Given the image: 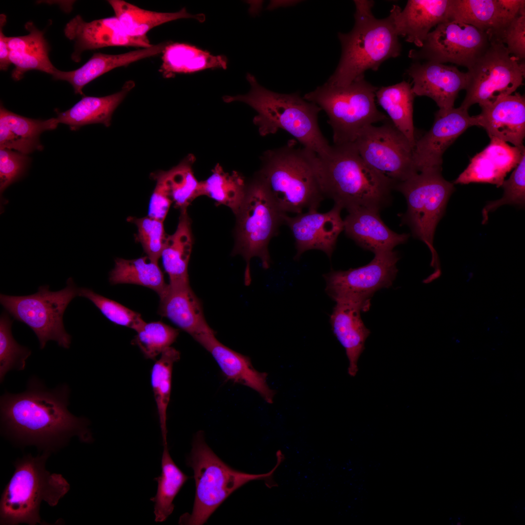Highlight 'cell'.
<instances>
[{
	"label": "cell",
	"instance_id": "6da1fadb",
	"mask_svg": "<svg viewBox=\"0 0 525 525\" xmlns=\"http://www.w3.org/2000/svg\"><path fill=\"white\" fill-rule=\"evenodd\" d=\"M70 394L67 385L50 389L37 378L30 379L23 392H6L1 397L3 431L22 445H35L49 453L74 436L82 442H91L88 420L74 416L68 409Z\"/></svg>",
	"mask_w": 525,
	"mask_h": 525
},
{
	"label": "cell",
	"instance_id": "7a4b0ae2",
	"mask_svg": "<svg viewBox=\"0 0 525 525\" xmlns=\"http://www.w3.org/2000/svg\"><path fill=\"white\" fill-rule=\"evenodd\" d=\"M262 166L256 177L282 213H302L317 210L325 197L318 176L319 156L297 141L268 150L261 157Z\"/></svg>",
	"mask_w": 525,
	"mask_h": 525
},
{
	"label": "cell",
	"instance_id": "3957f363",
	"mask_svg": "<svg viewBox=\"0 0 525 525\" xmlns=\"http://www.w3.org/2000/svg\"><path fill=\"white\" fill-rule=\"evenodd\" d=\"M249 92L244 95H226V103L241 102L257 112L253 119L260 135L274 134L280 129L287 132L303 146L323 158L332 149L322 134L318 123L322 110L316 104L305 100L299 92L282 94L269 90L261 86L255 77L248 73Z\"/></svg>",
	"mask_w": 525,
	"mask_h": 525
},
{
	"label": "cell",
	"instance_id": "277c9868",
	"mask_svg": "<svg viewBox=\"0 0 525 525\" xmlns=\"http://www.w3.org/2000/svg\"><path fill=\"white\" fill-rule=\"evenodd\" d=\"M354 25L348 33H339L342 54L327 84L344 87L364 77L368 70L377 71L385 61L399 56L401 45L391 16L376 18L372 12L374 2L354 0Z\"/></svg>",
	"mask_w": 525,
	"mask_h": 525
},
{
	"label": "cell",
	"instance_id": "5b68a950",
	"mask_svg": "<svg viewBox=\"0 0 525 525\" xmlns=\"http://www.w3.org/2000/svg\"><path fill=\"white\" fill-rule=\"evenodd\" d=\"M318 175L324 196L348 212L380 211L391 201L392 188L363 160L353 143L333 145L328 156L320 157Z\"/></svg>",
	"mask_w": 525,
	"mask_h": 525
},
{
	"label": "cell",
	"instance_id": "8992f818",
	"mask_svg": "<svg viewBox=\"0 0 525 525\" xmlns=\"http://www.w3.org/2000/svg\"><path fill=\"white\" fill-rule=\"evenodd\" d=\"M276 464L269 472L248 473L231 468L221 459L207 443L202 431L193 438L186 464L193 471L195 493L191 513L182 515L180 525H202L234 491L246 483L263 480L269 488L277 487L273 479L275 471L285 459L281 450L276 453Z\"/></svg>",
	"mask_w": 525,
	"mask_h": 525
},
{
	"label": "cell",
	"instance_id": "52a82bcc",
	"mask_svg": "<svg viewBox=\"0 0 525 525\" xmlns=\"http://www.w3.org/2000/svg\"><path fill=\"white\" fill-rule=\"evenodd\" d=\"M50 453L36 457L28 454L15 462V472L0 499V525L42 524L41 503L55 506L68 493L70 485L62 475L45 468Z\"/></svg>",
	"mask_w": 525,
	"mask_h": 525
},
{
	"label": "cell",
	"instance_id": "ba28073f",
	"mask_svg": "<svg viewBox=\"0 0 525 525\" xmlns=\"http://www.w3.org/2000/svg\"><path fill=\"white\" fill-rule=\"evenodd\" d=\"M378 88L364 77L344 87L326 83L303 98L326 112L332 130L334 145H342L353 143L366 127L388 119L377 108Z\"/></svg>",
	"mask_w": 525,
	"mask_h": 525
},
{
	"label": "cell",
	"instance_id": "9c48e42d",
	"mask_svg": "<svg viewBox=\"0 0 525 525\" xmlns=\"http://www.w3.org/2000/svg\"><path fill=\"white\" fill-rule=\"evenodd\" d=\"M442 168L418 172L398 185L394 190L404 196L407 209L402 218L414 237L424 242L432 254V276L438 278L441 270L433 241L436 227L443 216L447 202L455 190L454 183L445 180Z\"/></svg>",
	"mask_w": 525,
	"mask_h": 525
},
{
	"label": "cell",
	"instance_id": "30bf717a",
	"mask_svg": "<svg viewBox=\"0 0 525 525\" xmlns=\"http://www.w3.org/2000/svg\"><path fill=\"white\" fill-rule=\"evenodd\" d=\"M265 188L256 177L247 184L243 203L236 215L237 224L233 255L240 254L246 262L245 284L249 285L251 279L250 261L259 258L264 269L270 266L268 244L283 223V216Z\"/></svg>",
	"mask_w": 525,
	"mask_h": 525
},
{
	"label": "cell",
	"instance_id": "8fae6325",
	"mask_svg": "<svg viewBox=\"0 0 525 525\" xmlns=\"http://www.w3.org/2000/svg\"><path fill=\"white\" fill-rule=\"evenodd\" d=\"M63 289L51 291L49 285L38 287L36 293L13 296L1 294L0 303L12 316L29 327L37 336L40 349L50 340L68 349L71 336L64 328L63 317L70 302L78 295V289L70 278Z\"/></svg>",
	"mask_w": 525,
	"mask_h": 525
},
{
	"label": "cell",
	"instance_id": "7c38bea8",
	"mask_svg": "<svg viewBox=\"0 0 525 525\" xmlns=\"http://www.w3.org/2000/svg\"><path fill=\"white\" fill-rule=\"evenodd\" d=\"M485 52L468 70L466 93L460 106L468 109L475 104L480 107L512 94L523 85L525 63L511 55L505 44L490 38Z\"/></svg>",
	"mask_w": 525,
	"mask_h": 525
},
{
	"label": "cell",
	"instance_id": "4fadbf2b",
	"mask_svg": "<svg viewBox=\"0 0 525 525\" xmlns=\"http://www.w3.org/2000/svg\"><path fill=\"white\" fill-rule=\"evenodd\" d=\"M353 143L363 160L393 190L418 173L413 159V146L392 123L368 126Z\"/></svg>",
	"mask_w": 525,
	"mask_h": 525
},
{
	"label": "cell",
	"instance_id": "5bb4252c",
	"mask_svg": "<svg viewBox=\"0 0 525 525\" xmlns=\"http://www.w3.org/2000/svg\"><path fill=\"white\" fill-rule=\"evenodd\" d=\"M489 35L475 27L451 20L437 25L419 49L409 51L415 61L450 62L470 70L490 45Z\"/></svg>",
	"mask_w": 525,
	"mask_h": 525
},
{
	"label": "cell",
	"instance_id": "9a60e30c",
	"mask_svg": "<svg viewBox=\"0 0 525 525\" xmlns=\"http://www.w3.org/2000/svg\"><path fill=\"white\" fill-rule=\"evenodd\" d=\"M399 259L396 251L383 252L375 254L371 261L363 266L345 271L332 270L323 275L325 291L335 302H353L369 308L374 293L392 285Z\"/></svg>",
	"mask_w": 525,
	"mask_h": 525
},
{
	"label": "cell",
	"instance_id": "2e32d148",
	"mask_svg": "<svg viewBox=\"0 0 525 525\" xmlns=\"http://www.w3.org/2000/svg\"><path fill=\"white\" fill-rule=\"evenodd\" d=\"M478 126L477 115L471 116L468 109L461 106L439 109L429 131L417 139L413 148V159L418 172L442 168V157L446 149L468 128Z\"/></svg>",
	"mask_w": 525,
	"mask_h": 525
},
{
	"label": "cell",
	"instance_id": "e0dca14e",
	"mask_svg": "<svg viewBox=\"0 0 525 525\" xmlns=\"http://www.w3.org/2000/svg\"><path fill=\"white\" fill-rule=\"evenodd\" d=\"M342 209L340 205L334 204L325 213L313 209L295 217L283 214V223L288 226L295 240V260L299 259L303 253L312 249L323 251L331 259L338 237L344 230V221L340 215Z\"/></svg>",
	"mask_w": 525,
	"mask_h": 525
},
{
	"label": "cell",
	"instance_id": "ac0fdd59",
	"mask_svg": "<svg viewBox=\"0 0 525 525\" xmlns=\"http://www.w3.org/2000/svg\"><path fill=\"white\" fill-rule=\"evenodd\" d=\"M415 96H427L440 110L454 107L459 92L466 89L468 74L456 67L429 61H415L407 70Z\"/></svg>",
	"mask_w": 525,
	"mask_h": 525
},
{
	"label": "cell",
	"instance_id": "d6986e66",
	"mask_svg": "<svg viewBox=\"0 0 525 525\" xmlns=\"http://www.w3.org/2000/svg\"><path fill=\"white\" fill-rule=\"evenodd\" d=\"M64 31L68 39L75 42L71 58L75 62L80 61L81 54L86 50L110 46L143 48L152 45L147 36L135 37L128 35L115 16L86 22L78 15L66 24Z\"/></svg>",
	"mask_w": 525,
	"mask_h": 525
},
{
	"label": "cell",
	"instance_id": "ffe728a7",
	"mask_svg": "<svg viewBox=\"0 0 525 525\" xmlns=\"http://www.w3.org/2000/svg\"><path fill=\"white\" fill-rule=\"evenodd\" d=\"M453 0H409L402 10L396 5L390 11L398 35L422 47L431 29L452 20Z\"/></svg>",
	"mask_w": 525,
	"mask_h": 525
},
{
	"label": "cell",
	"instance_id": "44dd1931",
	"mask_svg": "<svg viewBox=\"0 0 525 525\" xmlns=\"http://www.w3.org/2000/svg\"><path fill=\"white\" fill-rule=\"evenodd\" d=\"M194 339L212 355L228 380L250 388L266 402L273 403L276 392L267 384V374L255 369L248 356L223 345L214 332L201 334Z\"/></svg>",
	"mask_w": 525,
	"mask_h": 525
},
{
	"label": "cell",
	"instance_id": "7402d4cb",
	"mask_svg": "<svg viewBox=\"0 0 525 525\" xmlns=\"http://www.w3.org/2000/svg\"><path fill=\"white\" fill-rule=\"evenodd\" d=\"M475 155L454 184L485 183L501 187L507 175L514 168L525 153L524 146H511L496 138Z\"/></svg>",
	"mask_w": 525,
	"mask_h": 525
},
{
	"label": "cell",
	"instance_id": "603a6c76",
	"mask_svg": "<svg viewBox=\"0 0 525 525\" xmlns=\"http://www.w3.org/2000/svg\"><path fill=\"white\" fill-rule=\"evenodd\" d=\"M477 115L478 126L483 127L489 137L514 146H523L525 136V98L518 92L498 99L481 107Z\"/></svg>",
	"mask_w": 525,
	"mask_h": 525
},
{
	"label": "cell",
	"instance_id": "cb8c5ba5",
	"mask_svg": "<svg viewBox=\"0 0 525 525\" xmlns=\"http://www.w3.org/2000/svg\"><path fill=\"white\" fill-rule=\"evenodd\" d=\"M348 212L343 220L346 234L359 246L374 254L392 251L408 240L409 234H399L388 228L379 211L358 208Z\"/></svg>",
	"mask_w": 525,
	"mask_h": 525
},
{
	"label": "cell",
	"instance_id": "d4e9b609",
	"mask_svg": "<svg viewBox=\"0 0 525 525\" xmlns=\"http://www.w3.org/2000/svg\"><path fill=\"white\" fill-rule=\"evenodd\" d=\"M158 314L187 332L194 339L201 334L214 332L204 316L200 300L190 283L168 284L159 297Z\"/></svg>",
	"mask_w": 525,
	"mask_h": 525
},
{
	"label": "cell",
	"instance_id": "484cf974",
	"mask_svg": "<svg viewBox=\"0 0 525 525\" xmlns=\"http://www.w3.org/2000/svg\"><path fill=\"white\" fill-rule=\"evenodd\" d=\"M369 308L352 302H335L330 315L332 332L345 350L349 362L348 373L352 377H354L358 370V361L370 333L361 316V312Z\"/></svg>",
	"mask_w": 525,
	"mask_h": 525
},
{
	"label": "cell",
	"instance_id": "4316f807",
	"mask_svg": "<svg viewBox=\"0 0 525 525\" xmlns=\"http://www.w3.org/2000/svg\"><path fill=\"white\" fill-rule=\"evenodd\" d=\"M167 44V42H163L118 54L95 53L79 68L69 71L57 70L52 76L55 80L67 81L72 86L75 94L83 95V88L95 79L114 69L162 53Z\"/></svg>",
	"mask_w": 525,
	"mask_h": 525
},
{
	"label": "cell",
	"instance_id": "83f0119b",
	"mask_svg": "<svg viewBox=\"0 0 525 525\" xmlns=\"http://www.w3.org/2000/svg\"><path fill=\"white\" fill-rule=\"evenodd\" d=\"M25 28L29 32L27 35L7 36L10 60L15 66L12 78L20 80L30 70H38L52 75L57 69L49 58V46L44 33L31 21L26 22Z\"/></svg>",
	"mask_w": 525,
	"mask_h": 525
},
{
	"label": "cell",
	"instance_id": "f1b7e54d",
	"mask_svg": "<svg viewBox=\"0 0 525 525\" xmlns=\"http://www.w3.org/2000/svg\"><path fill=\"white\" fill-rule=\"evenodd\" d=\"M56 118L41 120L28 118L13 113L0 104V147L27 155L41 150L39 136L44 131L55 129Z\"/></svg>",
	"mask_w": 525,
	"mask_h": 525
},
{
	"label": "cell",
	"instance_id": "f546056e",
	"mask_svg": "<svg viewBox=\"0 0 525 525\" xmlns=\"http://www.w3.org/2000/svg\"><path fill=\"white\" fill-rule=\"evenodd\" d=\"M135 86L133 81L129 80L114 94L104 97L84 96L70 109L58 113L59 123L67 124L72 130L93 123L109 127L113 112Z\"/></svg>",
	"mask_w": 525,
	"mask_h": 525
},
{
	"label": "cell",
	"instance_id": "4dcf8cb0",
	"mask_svg": "<svg viewBox=\"0 0 525 525\" xmlns=\"http://www.w3.org/2000/svg\"><path fill=\"white\" fill-rule=\"evenodd\" d=\"M162 55L159 71L166 78L176 74L191 73L207 69H226L227 58L214 55L191 44L168 42Z\"/></svg>",
	"mask_w": 525,
	"mask_h": 525
},
{
	"label": "cell",
	"instance_id": "1f68e13d",
	"mask_svg": "<svg viewBox=\"0 0 525 525\" xmlns=\"http://www.w3.org/2000/svg\"><path fill=\"white\" fill-rule=\"evenodd\" d=\"M107 1L124 32L128 35L135 37L147 36L146 34L150 30L173 20L192 18L203 22L206 19L204 14H191L185 7L176 12L164 13L141 9L123 0Z\"/></svg>",
	"mask_w": 525,
	"mask_h": 525
},
{
	"label": "cell",
	"instance_id": "d6a6232c",
	"mask_svg": "<svg viewBox=\"0 0 525 525\" xmlns=\"http://www.w3.org/2000/svg\"><path fill=\"white\" fill-rule=\"evenodd\" d=\"M515 17L506 9L502 0H453L452 20L472 25L490 37Z\"/></svg>",
	"mask_w": 525,
	"mask_h": 525
},
{
	"label": "cell",
	"instance_id": "836d02e7",
	"mask_svg": "<svg viewBox=\"0 0 525 525\" xmlns=\"http://www.w3.org/2000/svg\"><path fill=\"white\" fill-rule=\"evenodd\" d=\"M180 211L177 228L167 236L161 256L171 284L190 283L188 266L193 244L191 221L187 210Z\"/></svg>",
	"mask_w": 525,
	"mask_h": 525
},
{
	"label": "cell",
	"instance_id": "e575fe53",
	"mask_svg": "<svg viewBox=\"0 0 525 525\" xmlns=\"http://www.w3.org/2000/svg\"><path fill=\"white\" fill-rule=\"evenodd\" d=\"M376 99L390 117L393 125L414 147L416 140L413 122L415 95L411 85L402 81L396 84L378 88Z\"/></svg>",
	"mask_w": 525,
	"mask_h": 525
},
{
	"label": "cell",
	"instance_id": "d590c367",
	"mask_svg": "<svg viewBox=\"0 0 525 525\" xmlns=\"http://www.w3.org/2000/svg\"><path fill=\"white\" fill-rule=\"evenodd\" d=\"M195 160L192 154H189L170 170H158L151 174V177L166 190L175 207L180 211L187 210L191 203L201 196L200 181L195 178L192 168Z\"/></svg>",
	"mask_w": 525,
	"mask_h": 525
},
{
	"label": "cell",
	"instance_id": "8d00e7d4",
	"mask_svg": "<svg viewBox=\"0 0 525 525\" xmlns=\"http://www.w3.org/2000/svg\"><path fill=\"white\" fill-rule=\"evenodd\" d=\"M109 281L112 285L143 286L154 290L159 297L165 292L168 285L165 282L158 262L147 255L133 260L116 259L114 267L109 273Z\"/></svg>",
	"mask_w": 525,
	"mask_h": 525
},
{
	"label": "cell",
	"instance_id": "74e56055",
	"mask_svg": "<svg viewBox=\"0 0 525 525\" xmlns=\"http://www.w3.org/2000/svg\"><path fill=\"white\" fill-rule=\"evenodd\" d=\"M160 475L154 478L157 482L156 494L150 498L154 503V513L156 522H163L173 513L174 501L189 478L176 465L169 451L168 445L163 446Z\"/></svg>",
	"mask_w": 525,
	"mask_h": 525
},
{
	"label": "cell",
	"instance_id": "f35d334b",
	"mask_svg": "<svg viewBox=\"0 0 525 525\" xmlns=\"http://www.w3.org/2000/svg\"><path fill=\"white\" fill-rule=\"evenodd\" d=\"M201 195H207L217 205L229 207L236 215L244 201L247 185L243 176L236 171L226 172L217 164L212 174L206 180L200 181Z\"/></svg>",
	"mask_w": 525,
	"mask_h": 525
},
{
	"label": "cell",
	"instance_id": "ab89813d",
	"mask_svg": "<svg viewBox=\"0 0 525 525\" xmlns=\"http://www.w3.org/2000/svg\"><path fill=\"white\" fill-rule=\"evenodd\" d=\"M180 357L179 352L170 347L161 353L151 370V385L157 405L163 446L168 445L167 411L170 400L173 368Z\"/></svg>",
	"mask_w": 525,
	"mask_h": 525
},
{
	"label": "cell",
	"instance_id": "60d3db41",
	"mask_svg": "<svg viewBox=\"0 0 525 525\" xmlns=\"http://www.w3.org/2000/svg\"><path fill=\"white\" fill-rule=\"evenodd\" d=\"M13 320L10 315L3 311L0 317V382L3 381L10 370H23L26 360L31 354L27 348L19 345L12 334Z\"/></svg>",
	"mask_w": 525,
	"mask_h": 525
},
{
	"label": "cell",
	"instance_id": "b9f144b4",
	"mask_svg": "<svg viewBox=\"0 0 525 525\" xmlns=\"http://www.w3.org/2000/svg\"><path fill=\"white\" fill-rule=\"evenodd\" d=\"M137 332L132 344L139 347L144 357L154 359L175 342L179 331L161 321L146 323Z\"/></svg>",
	"mask_w": 525,
	"mask_h": 525
},
{
	"label": "cell",
	"instance_id": "7bdbcfd3",
	"mask_svg": "<svg viewBox=\"0 0 525 525\" xmlns=\"http://www.w3.org/2000/svg\"><path fill=\"white\" fill-rule=\"evenodd\" d=\"M78 296L90 300L102 314L112 322L135 330H139L145 323L140 314L87 288L78 289Z\"/></svg>",
	"mask_w": 525,
	"mask_h": 525
},
{
	"label": "cell",
	"instance_id": "ee69618b",
	"mask_svg": "<svg viewBox=\"0 0 525 525\" xmlns=\"http://www.w3.org/2000/svg\"><path fill=\"white\" fill-rule=\"evenodd\" d=\"M128 222L135 224L138 228L136 240L140 243L146 255L158 262L163 250L167 236L163 222L149 217H129Z\"/></svg>",
	"mask_w": 525,
	"mask_h": 525
},
{
	"label": "cell",
	"instance_id": "f6af8a7d",
	"mask_svg": "<svg viewBox=\"0 0 525 525\" xmlns=\"http://www.w3.org/2000/svg\"><path fill=\"white\" fill-rule=\"evenodd\" d=\"M504 195L502 198L489 202L483 208L482 224L488 220V214L499 207L514 205L524 207L525 203V153L514 168L509 178L505 180L502 185Z\"/></svg>",
	"mask_w": 525,
	"mask_h": 525
},
{
	"label": "cell",
	"instance_id": "bcb514c9",
	"mask_svg": "<svg viewBox=\"0 0 525 525\" xmlns=\"http://www.w3.org/2000/svg\"><path fill=\"white\" fill-rule=\"evenodd\" d=\"M505 45L509 53L519 61L525 58V7L494 36Z\"/></svg>",
	"mask_w": 525,
	"mask_h": 525
},
{
	"label": "cell",
	"instance_id": "7dc6e473",
	"mask_svg": "<svg viewBox=\"0 0 525 525\" xmlns=\"http://www.w3.org/2000/svg\"><path fill=\"white\" fill-rule=\"evenodd\" d=\"M29 162L26 155L7 148L0 149V191L3 192L24 174Z\"/></svg>",
	"mask_w": 525,
	"mask_h": 525
},
{
	"label": "cell",
	"instance_id": "c3c4849f",
	"mask_svg": "<svg viewBox=\"0 0 525 525\" xmlns=\"http://www.w3.org/2000/svg\"><path fill=\"white\" fill-rule=\"evenodd\" d=\"M6 22V17L2 14L0 15V69L6 70L11 64L9 58V50L7 36L3 33V27Z\"/></svg>",
	"mask_w": 525,
	"mask_h": 525
}]
</instances>
